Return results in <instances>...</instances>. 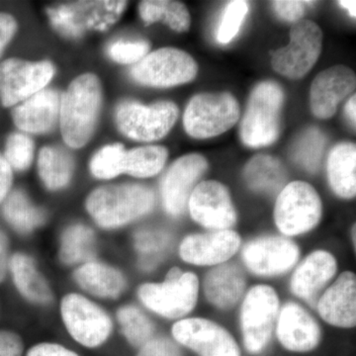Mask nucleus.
I'll use <instances>...</instances> for the list:
<instances>
[{
	"mask_svg": "<svg viewBox=\"0 0 356 356\" xmlns=\"http://www.w3.org/2000/svg\"><path fill=\"white\" fill-rule=\"evenodd\" d=\"M74 277L79 286L102 298H117L126 285L125 277L118 269L96 261L79 267Z\"/></svg>",
	"mask_w": 356,
	"mask_h": 356,
	"instance_id": "obj_25",
	"label": "nucleus"
},
{
	"mask_svg": "<svg viewBox=\"0 0 356 356\" xmlns=\"http://www.w3.org/2000/svg\"><path fill=\"white\" fill-rule=\"evenodd\" d=\"M139 13L145 24L163 22L175 32H186L191 24L188 9L179 1L146 0L140 2Z\"/></svg>",
	"mask_w": 356,
	"mask_h": 356,
	"instance_id": "obj_31",
	"label": "nucleus"
},
{
	"mask_svg": "<svg viewBox=\"0 0 356 356\" xmlns=\"http://www.w3.org/2000/svg\"><path fill=\"white\" fill-rule=\"evenodd\" d=\"M24 344L17 334L0 331V356H22Z\"/></svg>",
	"mask_w": 356,
	"mask_h": 356,
	"instance_id": "obj_43",
	"label": "nucleus"
},
{
	"mask_svg": "<svg viewBox=\"0 0 356 356\" xmlns=\"http://www.w3.org/2000/svg\"><path fill=\"white\" fill-rule=\"evenodd\" d=\"M240 116V104L231 93H201L187 105L184 125L191 137L208 139L229 131Z\"/></svg>",
	"mask_w": 356,
	"mask_h": 356,
	"instance_id": "obj_4",
	"label": "nucleus"
},
{
	"mask_svg": "<svg viewBox=\"0 0 356 356\" xmlns=\"http://www.w3.org/2000/svg\"><path fill=\"white\" fill-rule=\"evenodd\" d=\"M337 264L334 255L325 250L312 252L293 273L290 288L295 296L317 307L318 297L336 275Z\"/></svg>",
	"mask_w": 356,
	"mask_h": 356,
	"instance_id": "obj_22",
	"label": "nucleus"
},
{
	"mask_svg": "<svg viewBox=\"0 0 356 356\" xmlns=\"http://www.w3.org/2000/svg\"><path fill=\"white\" fill-rule=\"evenodd\" d=\"M14 285L28 301L49 304L53 300L50 286L37 269L34 261L25 254H14L9 259Z\"/></svg>",
	"mask_w": 356,
	"mask_h": 356,
	"instance_id": "obj_27",
	"label": "nucleus"
},
{
	"mask_svg": "<svg viewBox=\"0 0 356 356\" xmlns=\"http://www.w3.org/2000/svg\"><path fill=\"white\" fill-rule=\"evenodd\" d=\"M243 261L255 275L271 276L286 273L298 261V245L282 236L254 238L245 245Z\"/></svg>",
	"mask_w": 356,
	"mask_h": 356,
	"instance_id": "obj_15",
	"label": "nucleus"
},
{
	"mask_svg": "<svg viewBox=\"0 0 356 356\" xmlns=\"http://www.w3.org/2000/svg\"><path fill=\"white\" fill-rule=\"evenodd\" d=\"M241 236L232 229L186 236L180 245L184 261L195 266H220L229 261L241 247Z\"/></svg>",
	"mask_w": 356,
	"mask_h": 356,
	"instance_id": "obj_18",
	"label": "nucleus"
},
{
	"mask_svg": "<svg viewBox=\"0 0 356 356\" xmlns=\"http://www.w3.org/2000/svg\"><path fill=\"white\" fill-rule=\"evenodd\" d=\"M126 149L123 145L112 144L103 147L89 163L90 172L99 179H111L124 173Z\"/></svg>",
	"mask_w": 356,
	"mask_h": 356,
	"instance_id": "obj_36",
	"label": "nucleus"
},
{
	"mask_svg": "<svg viewBox=\"0 0 356 356\" xmlns=\"http://www.w3.org/2000/svg\"><path fill=\"white\" fill-rule=\"evenodd\" d=\"M137 356H182L179 348L166 337H156L140 348Z\"/></svg>",
	"mask_w": 356,
	"mask_h": 356,
	"instance_id": "obj_42",
	"label": "nucleus"
},
{
	"mask_svg": "<svg viewBox=\"0 0 356 356\" xmlns=\"http://www.w3.org/2000/svg\"><path fill=\"white\" fill-rule=\"evenodd\" d=\"M17 29V21L11 14L0 13V58L6 47L13 41Z\"/></svg>",
	"mask_w": 356,
	"mask_h": 356,
	"instance_id": "obj_44",
	"label": "nucleus"
},
{
	"mask_svg": "<svg viewBox=\"0 0 356 356\" xmlns=\"http://www.w3.org/2000/svg\"><path fill=\"white\" fill-rule=\"evenodd\" d=\"M346 114L348 116V120L353 124V127H355L356 123V96L353 95V97L348 100L346 105Z\"/></svg>",
	"mask_w": 356,
	"mask_h": 356,
	"instance_id": "obj_48",
	"label": "nucleus"
},
{
	"mask_svg": "<svg viewBox=\"0 0 356 356\" xmlns=\"http://www.w3.org/2000/svg\"><path fill=\"white\" fill-rule=\"evenodd\" d=\"M356 86L355 72L346 65H334L318 74L311 86L312 113L318 119H329L337 112L339 103Z\"/></svg>",
	"mask_w": 356,
	"mask_h": 356,
	"instance_id": "obj_19",
	"label": "nucleus"
},
{
	"mask_svg": "<svg viewBox=\"0 0 356 356\" xmlns=\"http://www.w3.org/2000/svg\"><path fill=\"white\" fill-rule=\"evenodd\" d=\"M55 67L49 60L28 62L7 58L0 64V103L13 107L43 90L55 76Z\"/></svg>",
	"mask_w": 356,
	"mask_h": 356,
	"instance_id": "obj_10",
	"label": "nucleus"
},
{
	"mask_svg": "<svg viewBox=\"0 0 356 356\" xmlns=\"http://www.w3.org/2000/svg\"><path fill=\"white\" fill-rule=\"evenodd\" d=\"M168 243V236L159 231L138 232L135 236V245L143 254H152L161 252Z\"/></svg>",
	"mask_w": 356,
	"mask_h": 356,
	"instance_id": "obj_40",
	"label": "nucleus"
},
{
	"mask_svg": "<svg viewBox=\"0 0 356 356\" xmlns=\"http://www.w3.org/2000/svg\"><path fill=\"white\" fill-rule=\"evenodd\" d=\"M198 292L197 276L186 273L178 280L142 285L138 295L149 310L165 318H178L193 310L197 302Z\"/></svg>",
	"mask_w": 356,
	"mask_h": 356,
	"instance_id": "obj_11",
	"label": "nucleus"
},
{
	"mask_svg": "<svg viewBox=\"0 0 356 356\" xmlns=\"http://www.w3.org/2000/svg\"><path fill=\"white\" fill-rule=\"evenodd\" d=\"M126 6L125 1L77 2L51 9L48 13L57 29L76 37L91 28L104 29L118 19Z\"/></svg>",
	"mask_w": 356,
	"mask_h": 356,
	"instance_id": "obj_16",
	"label": "nucleus"
},
{
	"mask_svg": "<svg viewBox=\"0 0 356 356\" xmlns=\"http://www.w3.org/2000/svg\"><path fill=\"white\" fill-rule=\"evenodd\" d=\"M122 332L129 343L136 348H142L153 339L154 325L140 309L126 306L117 313Z\"/></svg>",
	"mask_w": 356,
	"mask_h": 356,
	"instance_id": "obj_35",
	"label": "nucleus"
},
{
	"mask_svg": "<svg viewBox=\"0 0 356 356\" xmlns=\"http://www.w3.org/2000/svg\"><path fill=\"white\" fill-rule=\"evenodd\" d=\"M283 100L280 84L262 81L255 86L241 123V139L245 146L266 147L278 139Z\"/></svg>",
	"mask_w": 356,
	"mask_h": 356,
	"instance_id": "obj_3",
	"label": "nucleus"
},
{
	"mask_svg": "<svg viewBox=\"0 0 356 356\" xmlns=\"http://www.w3.org/2000/svg\"><path fill=\"white\" fill-rule=\"evenodd\" d=\"M322 200L311 184L293 181L280 192L274 221L285 236H298L315 228L321 221Z\"/></svg>",
	"mask_w": 356,
	"mask_h": 356,
	"instance_id": "obj_6",
	"label": "nucleus"
},
{
	"mask_svg": "<svg viewBox=\"0 0 356 356\" xmlns=\"http://www.w3.org/2000/svg\"><path fill=\"white\" fill-rule=\"evenodd\" d=\"M63 93L44 88L13 110L16 127L26 133H50L60 124Z\"/></svg>",
	"mask_w": 356,
	"mask_h": 356,
	"instance_id": "obj_21",
	"label": "nucleus"
},
{
	"mask_svg": "<svg viewBox=\"0 0 356 356\" xmlns=\"http://www.w3.org/2000/svg\"><path fill=\"white\" fill-rule=\"evenodd\" d=\"M175 341L199 356H240L238 343L221 325L201 318L179 321L172 327Z\"/></svg>",
	"mask_w": 356,
	"mask_h": 356,
	"instance_id": "obj_14",
	"label": "nucleus"
},
{
	"mask_svg": "<svg viewBox=\"0 0 356 356\" xmlns=\"http://www.w3.org/2000/svg\"><path fill=\"white\" fill-rule=\"evenodd\" d=\"M13 184V170L7 163L3 154L0 153V204L10 192Z\"/></svg>",
	"mask_w": 356,
	"mask_h": 356,
	"instance_id": "obj_46",
	"label": "nucleus"
},
{
	"mask_svg": "<svg viewBox=\"0 0 356 356\" xmlns=\"http://www.w3.org/2000/svg\"><path fill=\"white\" fill-rule=\"evenodd\" d=\"M192 219L205 228L221 231L236 224L235 206L227 187L215 180L200 182L188 202Z\"/></svg>",
	"mask_w": 356,
	"mask_h": 356,
	"instance_id": "obj_17",
	"label": "nucleus"
},
{
	"mask_svg": "<svg viewBox=\"0 0 356 356\" xmlns=\"http://www.w3.org/2000/svg\"><path fill=\"white\" fill-rule=\"evenodd\" d=\"M208 170V161L199 154L177 159L161 180L163 207L172 216H179L188 207L189 199Z\"/></svg>",
	"mask_w": 356,
	"mask_h": 356,
	"instance_id": "obj_13",
	"label": "nucleus"
},
{
	"mask_svg": "<svg viewBox=\"0 0 356 356\" xmlns=\"http://www.w3.org/2000/svg\"><path fill=\"white\" fill-rule=\"evenodd\" d=\"M312 1H296V0H280L273 1L274 11L281 19L287 22L296 23L303 18L306 13L307 6H312Z\"/></svg>",
	"mask_w": 356,
	"mask_h": 356,
	"instance_id": "obj_41",
	"label": "nucleus"
},
{
	"mask_svg": "<svg viewBox=\"0 0 356 356\" xmlns=\"http://www.w3.org/2000/svg\"><path fill=\"white\" fill-rule=\"evenodd\" d=\"M60 311L70 336L86 348L102 346L111 334L109 316L81 295H67L63 299Z\"/></svg>",
	"mask_w": 356,
	"mask_h": 356,
	"instance_id": "obj_12",
	"label": "nucleus"
},
{
	"mask_svg": "<svg viewBox=\"0 0 356 356\" xmlns=\"http://www.w3.org/2000/svg\"><path fill=\"white\" fill-rule=\"evenodd\" d=\"M184 273H182L178 267H173V268L170 269L168 271V275H166L165 280L166 281H175L180 280L181 276L184 275Z\"/></svg>",
	"mask_w": 356,
	"mask_h": 356,
	"instance_id": "obj_50",
	"label": "nucleus"
},
{
	"mask_svg": "<svg viewBox=\"0 0 356 356\" xmlns=\"http://www.w3.org/2000/svg\"><path fill=\"white\" fill-rule=\"evenodd\" d=\"M323 33L311 20H300L290 30V42L273 53L275 72L291 79L305 76L317 63L322 51Z\"/></svg>",
	"mask_w": 356,
	"mask_h": 356,
	"instance_id": "obj_9",
	"label": "nucleus"
},
{
	"mask_svg": "<svg viewBox=\"0 0 356 356\" xmlns=\"http://www.w3.org/2000/svg\"><path fill=\"white\" fill-rule=\"evenodd\" d=\"M1 214L4 220L20 234L31 233L46 221L44 211L36 207L21 189L9 192L2 202Z\"/></svg>",
	"mask_w": 356,
	"mask_h": 356,
	"instance_id": "obj_30",
	"label": "nucleus"
},
{
	"mask_svg": "<svg viewBox=\"0 0 356 356\" xmlns=\"http://www.w3.org/2000/svg\"><path fill=\"white\" fill-rule=\"evenodd\" d=\"M317 308L321 317L330 325L346 329L355 327V274L350 271L341 273L318 298Z\"/></svg>",
	"mask_w": 356,
	"mask_h": 356,
	"instance_id": "obj_23",
	"label": "nucleus"
},
{
	"mask_svg": "<svg viewBox=\"0 0 356 356\" xmlns=\"http://www.w3.org/2000/svg\"><path fill=\"white\" fill-rule=\"evenodd\" d=\"M280 313V299L273 287L257 285L248 294L241 310L243 344L250 353H261L270 341Z\"/></svg>",
	"mask_w": 356,
	"mask_h": 356,
	"instance_id": "obj_7",
	"label": "nucleus"
},
{
	"mask_svg": "<svg viewBox=\"0 0 356 356\" xmlns=\"http://www.w3.org/2000/svg\"><path fill=\"white\" fill-rule=\"evenodd\" d=\"M179 110L172 102L151 105L139 102H121L115 112L117 127L124 136L138 142H153L165 137L172 130Z\"/></svg>",
	"mask_w": 356,
	"mask_h": 356,
	"instance_id": "obj_5",
	"label": "nucleus"
},
{
	"mask_svg": "<svg viewBox=\"0 0 356 356\" xmlns=\"http://www.w3.org/2000/svg\"><path fill=\"white\" fill-rule=\"evenodd\" d=\"M156 205L151 188L137 184L106 185L89 194L86 209L103 229H116L149 214Z\"/></svg>",
	"mask_w": 356,
	"mask_h": 356,
	"instance_id": "obj_2",
	"label": "nucleus"
},
{
	"mask_svg": "<svg viewBox=\"0 0 356 356\" xmlns=\"http://www.w3.org/2000/svg\"><path fill=\"white\" fill-rule=\"evenodd\" d=\"M168 158V151L163 146L135 147L126 151L124 173L134 177H154L161 172Z\"/></svg>",
	"mask_w": 356,
	"mask_h": 356,
	"instance_id": "obj_33",
	"label": "nucleus"
},
{
	"mask_svg": "<svg viewBox=\"0 0 356 356\" xmlns=\"http://www.w3.org/2000/svg\"><path fill=\"white\" fill-rule=\"evenodd\" d=\"M197 72L198 65L188 53L163 48L151 51L134 65L130 76L143 86L165 88L191 83Z\"/></svg>",
	"mask_w": 356,
	"mask_h": 356,
	"instance_id": "obj_8",
	"label": "nucleus"
},
{
	"mask_svg": "<svg viewBox=\"0 0 356 356\" xmlns=\"http://www.w3.org/2000/svg\"><path fill=\"white\" fill-rule=\"evenodd\" d=\"M327 177L332 191L339 197L350 199L356 194V147L341 143L332 147L327 159Z\"/></svg>",
	"mask_w": 356,
	"mask_h": 356,
	"instance_id": "obj_26",
	"label": "nucleus"
},
{
	"mask_svg": "<svg viewBox=\"0 0 356 356\" xmlns=\"http://www.w3.org/2000/svg\"><path fill=\"white\" fill-rule=\"evenodd\" d=\"M278 341L288 350L308 353L315 350L322 332L317 321L298 304H285L276 321Z\"/></svg>",
	"mask_w": 356,
	"mask_h": 356,
	"instance_id": "obj_20",
	"label": "nucleus"
},
{
	"mask_svg": "<svg viewBox=\"0 0 356 356\" xmlns=\"http://www.w3.org/2000/svg\"><path fill=\"white\" fill-rule=\"evenodd\" d=\"M245 289V274L233 264H222L214 267L204 280L206 297L213 305L222 310L236 306Z\"/></svg>",
	"mask_w": 356,
	"mask_h": 356,
	"instance_id": "obj_24",
	"label": "nucleus"
},
{
	"mask_svg": "<svg viewBox=\"0 0 356 356\" xmlns=\"http://www.w3.org/2000/svg\"><path fill=\"white\" fill-rule=\"evenodd\" d=\"M243 177L252 191L275 194L284 188L287 173L277 159L257 154L245 165Z\"/></svg>",
	"mask_w": 356,
	"mask_h": 356,
	"instance_id": "obj_28",
	"label": "nucleus"
},
{
	"mask_svg": "<svg viewBox=\"0 0 356 356\" xmlns=\"http://www.w3.org/2000/svg\"><path fill=\"white\" fill-rule=\"evenodd\" d=\"M3 156L13 170L24 172L34 158V143L24 134L13 133L7 138Z\"/></svg>",
	"mask_w": 356,
	"mask_h": 356,
	"instance_id": "obj_37",
	"label": "nucleus"
},
{
	"mask_svg": "<svg viewBox=\"0 0 356 356\" xmlns=\"http://www.w3.org/2000/svg\"><path fill=\"white\" fill-rule=\"evenodd\" d=\"M8 238L3 231L0 229V283L6 280L9 267Z\"/></svg>",
	"mask_w": 356,
	"mask_h": 356,
	"instance_id": "obj_47",
	"label": "nucleus"
},
{
	"mask_svg": "<svg viewBox=\"0 0 356 356\" xmlns=\"http://www.w3.org/2000/svg\"><path fill=\"white\" fill-rule=\"evenodd\" d=\"M327 138L320 129L312 127L301 134L291 149L292 159L307 172H317L324 156Z\"/></svg>",
	"mask_w": 356,
	"mask_h": 356,
	"instance_id": "obj_34",
	"label": "nucleus"
},
{
	"mask_svg": "<svg viewBox=\"0 0 356 356\" xmlns=\"http://www.w3.org/2000/svg\"><path fill=\"white\" fill-rule=\"evenodd\" d=\"M339 6L343 7V8L348 9V13H350V15L351 17L355 18L356 16V2L351 1V0H344V1H339Z\"/></svg>",
	"mask_w": 356,
	"mask_h": 356,
	"instance_id": "obj_49",
	"label": "nucleus"
},
{
	"mask_svg": "<svg viewBox=\"0 0 356 356\" xmlns=\"http://www.w3.org/2000/svg\"><path fill=\"white\" fill-rule=\"evenodd\" d=\"M149 42L138 40V41L114 42L107 48V54L114 62L122 65H136L146 57L149 53Z\"/></svg>",
	"mask_w": 356,
	"mask_h": 356,
	"instance_id": "obj_39",
	"label": "nucleus"
},
{
	"mask_svg": "<svg viewBox=\"0 0 356 356\" xmlns=\"http://www.w3.org/2000/svg\"><path fill=\"white\" fill-rule=\"evenodd\" d=\"M26 356H79L60 344L39 343L30 348Z\"/></svg>",
	"mask_w": 356,
	"mask_h": 356,
	"instance_id": "obj_45",
	"label": "nucleus"
},
{
	"mask_svg": "<svg viewBox=\"0 0 356 356\" xmlns=\"http://www.w3.org/2000/svg\"><path fill=\"white\" fill-rule=\"evenodd\" d=\"M74 170V159L62 147H44L40 151L38 172L49 191H57L67 187Z\"/></svg>",
	"mask_w": 356,
	"mask_h": 356,
	"instance_id": "obj_29",
	"label": "nucleus"
},
{
	"mask_svg": "<svg viewBox=\"0 0 356 356\" xmlns=\"http://www.w3.org/2000/svg\"><path fill=\"white\" fill-rule=\"evenodd\" d=\"M248 13V3L243 0L229 1L225 7L221 22L217 32V41L220 44L229 43L240 32L245 16Z\"/></svg>",
	"mask_w": 356,
	"mask_h": 356,
	"instance_id": "obj_38",
	"label": "nucleus"
},
{
	"mask_svg": "<svg viewBox=\"0 0 356 356\" xmlns=\"http://www.w3.org/2000/svg\"><path fill=\"white\" fill-rule=\"evenodd\" d=\"M95 257V236L84 225L69 227L60 240V259L67 266L93 261Z\"/></svg>",
	"mask_w": 356,
	"mask_h": 356,
	"instance_id": "obj_32",
	"label": "nucleus"
},
{
	"mask_svg": "<svg viewBox=\"0 0 356 356\" xmlns=\"http://www.w3.org/2000/svg\"><path fill=\"white\" fill-rule=\"evenodd\" d=\"M103 102L102 84L93 74H83L63 93L60 127L65 144L74 149L86 146L95 135Z\"/></svg>",
	"mask_w": 356,
	"mask_h": 356,
	"instance_id": "obj_1",
	"label": "nucleus"
}]
</instances>
